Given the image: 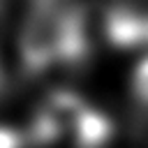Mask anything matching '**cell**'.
<instances>
[{
  "mask_svg": "<svg viewBox=\"0 0 148 148\" xmlns=\"http://www.w3.org/2000/svg\"><path fill=\"white\" fill-rule=\"evenodd\" d=\"M132 88H134V95L148 104V58H143L136 69H134V76H132Z\"/></svg>",
  "mask_w": 148,
  "mask_h": 148,
  "instance_id": "cell-1",
  "label": "cell"
},
{
  "mask_svg": "<svg viewBox=\"0 0 148 148\" xmlns=\"http://www.w3.org/2000/svg\"><path fill=\"white\" fill-rule=\"evenodd\" d=\"M0 148H18V136H16V132L0 127Z\"/></svg>",
  "mask_w": 148,
  "mask_h": 148,
  "instance_id": "cell-2",
  "label": "cell"
}]
</instances>
